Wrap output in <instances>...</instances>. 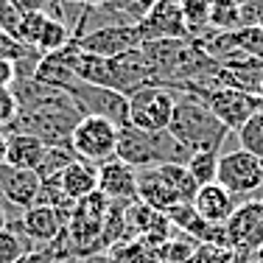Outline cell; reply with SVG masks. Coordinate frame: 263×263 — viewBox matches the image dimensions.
Masks as SVG:
<instances>
[{
	"label": "cell",
	"mask_w": 263,
	"mask_h": 263,
	"mask_svg": "<svg viewBox=\"0 0 263 263\" xmlns=\"http://www.w3.org/2000/svg\"><path fill=\"white\" fill-rule=\"evenodd\" d=\"M23 17H26V14H20L9 0H0V31H6L9 36H14V40H17V31H20Z\"/></svg>",
	"instance_id": "31"
},
{
	"label": "cell",
	"mask_w": 263,
	"mask_h": 263,
	"mask_svg": "<svg viewBox=\"0 0 263 263\" xmlns=\"http://www.w3.org/2000/svg\"><path fill=\"white\" fill-rule=\"evenodd\" d=\"M199 87V84H196ZM204 87H230V90L258 92L263 90V62L255 56H247L243 51H233L216 62V70L210 73Z\"/></svg>",
	"instance_id": "9"
},
{
	"label": "cell",
	"mask_w": 263,
	"mask_h": 263,
	"mask_svg": "<svg viewBox=\"0 0 263 263\" xmlns=\"http://www.w3.org/2000/svg\"><path fill=\"white\" fill-rule=\"evenodd\" d=\"M59 185L70 202H79V199H84V196L98 191V165L84 162V160L70 162L65 168V174L59 177Z\"/></svg>",
	"instance_id": "19"
},
{
	"label": "cell",
	"mask_w": 263,
	"mask_h": 263,
	"mask_svg": "<svg viewBox=\"0 0 263 263\" xmlns=\"http://www.w3.org/2000/svg\"><path fill=\"white\" fill-rule=\"evenodd\" d=\"M9 227L20 230V233L28 235L34 243L51 247L53 241H59V238L65 235L67 216L59 213L56 208H48V204H31L28 210H23L20 218H11Z\"/></svg>",
	"instance_id": "13"
},
{
	"label": "cell",
	"mask_w": 263,
	"mask_h": 263,
	"mask_svg": "<svg viewBox=\"0 0 263 263\" xmlns=\"http://www.w3.org/2000/svg\"><path fill=\"white\" fill-rule=\"evenodd\" d=\"M199 241H193V238L187 235H171L165 243L160 247V260L162 263H191L193 252H196Z\"/></svg>",
	"instance_id": "26"
},
{
	"label": "cell",
	"mask_w": 263,
	"mask_h": 263,
	"mask_svg": "<svg viewBox=\"0 0 263 263\" xmlns=\"http://www.w3.org/2000/svg\"><path fill=\"white\" fill-rule=\"evenodd\" d=\"M137 0H109V9H115V11H126L129 6H135Z\"/></svg>",
	"instance_id": "37"
},
{
	"label": "cell",
	"mask_w": 263,
	"mask_h": 263,
	"mask_svg": "<svg viewBox=\"0 0 263 263\" xmlns=\"http://www.w3.org/2000/svg\"><path fill=\"white\" fill-rule=\"evenodd\" d=\"M148 3H152V6H154V3H160V0H148Z\"/></svg>",
	"instance_id": "44"
},
{
	"label": "cell",
	"mask_w": 263,
	"mask_h": 263,
	"mask_svg": "<svg viewBox=\"0 0 263 263\" xmlns=\"http://www.w3.org/2000/svg\"><path fill=\"white\" fill-rule=\"evenodd\" d=\"M81 263H115L106 252H96V255H87V258H81Z\"/></svg>",
	"instance_id": "36"
},
{
	"label": "cell",
	"mask_w": 263,
	"mask_h": 263,
	"mask_svg": "<svg viewBox=\"0 0 263 263\" xmlns=\"http://www.w3.org/2000/svg\"><path fill=\"white\" fill-rule=\"evenodd\" d=\"M98 191L109 202H137V168L112 157L98 165Z\"/></svg>",
	"instance_id": "15"
},
{
	"label": "cell",
	"mask_w": 263,
	"mask_h": 263,
	"mask_svg": "<svg viewBox=\"0 0 263 263\" xmlns=\"http://www.w3.org/2000/svg\"><path fill=\"white\" fill-rule=\"evenodd\" d=\"M249 263H255V258H249Z\"/></svg>",
	"instance_id": "45"
},
{
	"label": "cell",
	"mask_w": 263,
	"mask_h": 263,
	"mask_svg": "<svg viewBox=\"0 0 263 263\" xmlns=\"http://www.w3.org/2000/svg\"><path fill=\"white\" fill-rule=\"evenodd\" d=\"M56 258V247L51 243V247H45V249H34V252H26L17 263H53Z\"/></svg>",
	"instance_id": "33"
},
{
	"label": "cell",
	"mask_w": 263,
	"mask_h": 263,
	"mask_svg": "<svg viewBox=\"0 0 263 263\" xmlns=\"http://www.w3.org/2000/svg\"><path fill=\"white\" fill-rule=\"evenodd\" d=\"M87 9H104V6H109V0H84Z\"/></svg>",
	"instance_id": "39"
},
{
	"label": "cell",
	"mask_w": 263,
	"mask_h": 263,
	"mask_svg": "<svg viewBox=\"0 0 263 263\" xmlns=\"http://www.w3.org/2000/svg\"><path fill=\"white\" fill-rule=\"evenodd\" d=\"M31 53H36V48H26L23 42H17L14 36H9L6 31H0V59H9V62H23L28 59Z\"/></svg>",
	"instance_id": "30"
},
{
	"label": "cell",
	"mask_w": 263,
	"mask_h": 263,
	"mask_svg": "<svg viewBox=\"0 0 263 263\" xmlns=\"http://www.w3.org/2000/svg\"><path fill=\"white\" fill-rule=\"evenodd\" d=\"M76 152L67 146H48L45 157H42L40 168H36V177L42 179V182H53V179H59L62 174H65V168L70 165V162H76Z\"/></svg>",
	"instance_id": "21"
},
{
	"label": "cell",
	"mask_w": 263,
	"mask_h": 263,
	"mask_svg": "<svg viewBox=\"0 0 263 263\" xmlns=\"http://www.w3.org/2000/svg\"><path fill=\"white\" fill-rule=\"evenodd\" d=\"M67 96L73 98V104L79 106L81 115L106 118V121H112L115 126H126L129 123V98L118 90L79 81Z\"/></svg>",
	"instance_id": "8"
},
{
	"label": "cell",
	"mask_w": 263,
	"mask_h": 263,
	"mask_svg": "<svg viewBox=\"0 0 263 263\" xmlns=\"http://www.w3.org/2000/svg\"><path fill=\"white\" fill-rule=\"evenodd\" d=\"M106 210H109V199H106L101 191L90 193V196L79 199V202L73 204L70 216H67L65 233H67V241H70L73 252H76L79 258L101 252L98 241H101Z\"/></svg>",
	"instance_id": "4"
},
{
	"label": "cell",
	"mask_w": 263,
	"mask_h": 263,
	"mask_svg": "<svg viewBox=\"0 0 263 263\" xmlns=\"http://www.w3.org/2000/svg\"><path fill=\"white\" fill-rule=\"evenodd\" d=\"M260 98H263V92H260Z\"/></svg>",
	"instance_id": "46"
},
{
	"label": "cell",
	"mask_w": 263,
	"mask_h": 263,
	"mask_svg": "<svg viewBox=\"0 0 263 263\" xmlns=\"http://www.w3.org/2000/svg\"><path fill=\"white\" fill-rule=\"evenodd\" d=\"M73 42H76L84 53H96V56H104V59H112V56H121L126 51L140 48L143 36H140V31H137V26L118 23V26L90 28L87 34L73 36Z\"/></svg>",
	"instance_id": "10"
},
{
	"label": "cell",
	"mask_w": 263,
	"mask_h": 263,
	"mask_svg": "<svg viewBox=\"0 0 263 263\" xmlns=\"http://www.w3.org/2000/svg\"><path fill=\"white\" fill-rule=\"evenodd\" d=\"M233 42L238 51L263 62V28L260 26H241L233 31Z\"/></svg>",
	"instance_id": "28"
},
{
	"label": "cell",
	"mask_w": 263,
	"mask_h": 263,
	"mask_svg": "<svg viewBox=\"0 0 263 263\" xmlns=\"http://www.w3.org/2000/svg\"><path fill=\"white\" fill-rule=\"evenodd\" d=\"M160 171L168 177V182L177 187L179 202H182V204H193V199H196V193H199V182L191 177L187 165H160Z\"/></svg>",
	"instance_id": "23"
},
{
	"label": "cell",
	"mask_w": 263,
	"mask_h": 263,
	"mask_svg": "<svg viewBox=\"0 0 263 263\" xmlns=\"http://www.w3.org/2000/svg\"><path fill=\"white\" fill-rule=\"evenodd\" d=\"M216 182L235 196V202H249V199H260L263 193V160L255 154L233 148V152L218 157V171Z\"/></svg>",
	"instance_id": "5"
},
{
	"label": "cell",
	"mask_w": 263,
	"mask_h": 263,
	"mask_svg": "<svg viewBox=\"0 0 263 263\" xmlns=\"http://www.w3.org/2000/svg\"><path fill=\"white\" fill-rule=\"evenodd\" d=\"M17 81V70H14V62L9 59H0V90H11V84Z\"/></svg>",
	"instance_id": "34"
},
{
	"label": "cell",
	"mask_w": 263,
	"mask_h": 263,
	"mask_svg": "<svg viewBox=\"0 0 263 263\" xmlns=\"http://www.w3.org/2000/svg\"><path fill=\"white\" fill-rule=\"evenodd\" d=\"M177 92H191L202 101L218 121L230 132H235L263 109V98L258 92H243V90H230V87H196V84H182Z\"/></svg>",
	"instance_id": "3"
},
{
	"label": "cell",
	"mask_w": 263,
	"mask_h": 263,
	"mask_svg": "<svg viewBox=\"0 0 263 263\" xmlns=\"http://www.w3.org/2000/svg\"><path fill=\"white\" fill-rule=\"evenodd\" d=\"M193 208L202 213L204 221L216 224V227H224V224L230 221V216L235 213L238 202L235 196L230 191H224L218 182H210V185H202L196 193V199H193Z\"/></svg>",
	"instance_id": "17"
},
{
	"label": "cell",
	"mask_w": 263,
	"mask_h": 263,
	"mask_svg": "<svg viewBox=\"0 0 263 263\" xmlns=\"http://www.w3.org/2000/svg\"><path fill=\"white\" fill-rule=\"evenodd\" d=\"M115 263H162L160 260V249L146 243L143 238H132V241H121L112 249H106Z\"/></svg>",
	"instance_id": "20"
},
{
	"label": "cell",
	"mask_w": 263,
	"mask_h": 263,
	"mask_svg": "<svg viewBox=\"0 0 263 263\" xmlns=\"http://www.w3.org/2000/svg\"><path fill=\"white\" fill-rule=\"evenodd\" d=\"M143 42L148 40H191L182 11V0H160L137 23Z\"/></svg>",
	"instance_id": "12"
},
{
	"label": "cell",
	"mask_w": 263,
	"mask_h": 263,
	"mask_svg": "<svg viewBox=\"0 0 263 263\" xmlns=\"http://www.w3.org/2000/svg\"><path fill=\"white\" fill-rule=\"evenodd\" d=\"M26 252H34V241L14 227L0 230V263H17Z\"/></svg>",
	"instance_id": "22"
},
{
	"label": "cell",
	"mask_w": 263,
	"mask_h": 263,
	"mask_svg": "<svg viewBox=\"0 0 263 263\" xmlns=\"http://www.w3.org/2000/svg\"><path fill=\"white\" fill-rule=\"evenodd\" d=\"M70 40H73V31L67 28L65 23L48 20V23H45V31H42V36H40V45H36V51H40L42 56L56 53V51H62V48H65Z\"/></svg>",
	"instance_id": "27"
},
{
	"label": "cell",
	"mask_w": 263,
	"mask_h": 263,
	"mask_svg": "<svg viewBox=\"0 0 263 263\" xmlns=\"http://www.w3.org/2000/svg\"><path fill=\"white\" fill-rule=\"evenodd\" d=\"M67 3H73V6H84V0H67Z\"/></svg>",
	"instance_id": "42"
},
{
	"label": "cell",
	"mask_w": 263,
	"mask_h": 263,
	"mask_svg": "<svg viewBox=\"0 0 263 263\" xmlns=\"http://www.w3.org/2000/svg\"><path fill=\"white\" fill-rule=\"evenodd\" d=\"M137 199L154 210H162V213H168L174 204H182L177 187L168 182V177L160 171V165L157 168H137Z\"/></svg>",
	"instance_id": "16"
},
{
	"label": "cell",
	"mask_w": 263,
	"mask_h": 263,
	"mask_svg": "<svg viewBox=\"0 0 263 263\" xmlns=\"http://www.w3.org/2000/svg\"><path fill=\"white\" fill-rule=\"evenodd\" d=\"M6 148H9V135L0 129V162H6Z\"/></svg>",
	"instance_id": "38"
},
{
	"label": "cell",
	"mask_w": 263,
	"mask_h": 263,
	"mask_svg": "<svg viewBox=\"0 0 263 263\" xmlns=\"http://www.w3.org/2000/svg\"><path fill=\"white\" fill-rule=\"evenodd\" d=\"M179 143H185L191 152H218L233 132L224 126L216 115L191 92H179L177 106L168 126Z\"/></svg>",
	"instance_id": "2"
},
{
	"label": "cell",
	"mask_w": 263,
	"mask_h": 263,
	"mask_svg": "<svg viewBox=\"0 0 263 263\" xmlns=\"http://www.w3.org/2000/svg\"><path fill=\"white\" fill-rule=\"evenodd\" d=\"M191 148L179 143L171 132H143L137 126H121L118 132L115 157L132 168H157V165H187Z\"/></svg>",
	"instance_id": "1"
},
{
	"label": "cell",
	"mask_w": 263,
	"mask_h": 263,
	"mask_svg": "<svg viewBox=\"0 0 263 263\" xmlns=\"http://www.w3.org/2000/svg\"><path fill=\"white\" fill-rule=\"evenodd\" d=\"M17 118V101L11 96V90H0V129L11 126V121Z\"/></svg>",
	"instance_id": "32"
},
{
	"label": "cell",
	"mask_w": 263,
	"mask_h": 263,
	"mask_svg": "<svg viewBox=\"0 0 263 263\" xmlns=\"http://www.w3.org/2000/svg\"><path fill=\"white\" fill-rule=\"evenodd\" d=\"M6 135H9L6 162L14 168H23V171H36L42 157H45V152H48L45 143L34 135H26V132H6Z\"/></svg>",
	"instance_id": "18"
},
{
	"label": "cell",
	"mask_w": 263,
	"mask_h": 263,
	"mask_svg": "<svg viewBox=\"0 0 263 263\" xmlns=\"http://www.w3.org/2000/svg\"><path fill=\"white\" fill-rule=\"evenodd\" d=\"M3 227H9V218H6V208L0 204V230H3Z\"/></svg>",
	"instance_id": "40"
},
{
	"label": "cell",
	"mask_w": 263,
	"mask_h": 263,
	"mask_svg": "<svg viewBox=\"0 0 263 263\" xmlns=\"http://www.w3.org/2000/svg\"><path fill=\"white\" fill-rule=\"evenodd\" d=\"M252 258H255V263H263V247L258 249V252H252Z\"/></svg>",
	"instance_id": "41"
},
{
	"label": "cell",
	"mask_w": 263,
	"mask_h": 263,
	"mask_svg": "<svg viewBox=\"0 0 263 263\" xmlns=\"http://www.w3.org/2000/svg\"><path fill=\"white\" fill-rule=\"evenodd\" d=\"M20 14H31V11H45V3L48 0H9Z\"/></svg>",
	"instance_id": "35"
},
{
	"label": "cell",
	"mask_w": 263,
	"mask_h": 263,
	"mask_svg": "<svg viewBox=\"0 0 263 263\" xmlns=\"http://www.w3.org/2000/svg\"><path fill=\"white\" fill-rule=\"evenodd\" d=\"M227 230V243L230 249L238 252H258L263 247V199H249L238 202L235 213L224 224Z\"/></svg>",
	"instance_id": "11"
},
{
	"label": "cell",
	"mask_w": 263,
	"mask_h": 263,
	"mask_svg": "<svg viewBox=\"0 0 263 263\" xmlns=\"http://www.w3.org/2000/svg\"><path fill=\"white\" fill-rule=\"evenodd\" d=\"M118 132H121V126H115V123L106 121V118L84 115L79 121V126L73 129L70 148L76 152L79 160L92 162V165H101V162L115 157V152H118Z\"/></svg>",
	"instance_id": "7"
},
{
	"label": "cell",
	"mask_w": 263,
	"mask_h": 263,
	"mask_svg": "<svg viewBox=\"0 0 263 263\" xmlns=\"http://www.w3.org/2000/svg\"><path fill=\"white\" fill-rule=\"evenodd\" d=\"M179 92L165 84H148L129 96V123L143 132H165Z\"/></svg>",
	"instance_id": "6"
},
{
	"label": "cell",
	"mask_w": 263,
	"mask_h": 263,
	"mask_svg": "<svg viewBox=\"0 0 263 263\" xmlns=\"http://www.w3.org/2000/svg\"><path fill=\"white\" fill-rule=\"evenodd\" d=\"M109 81H112V90L123 92V96H132L137 92L140 87L154 84V70L148 65L143 48H135V51H126L121 56H112L109 59Z\"/></svg>",
	"instance_id": "14"
},
{
	"label": "cell",
	"mask_w": 263,
	"mask_h": 263,
	"mask_svg": "<svg viewBox=\"0 0 263 263\" xmlns=\"http://www.w3.org/2000/svg\"><path fill=\"white\" fill-rule=\"evenodd\" d=\"M258 26H260V28H263V11H260V20H258Z\"/></svg>",
	"instance_id": "43"
},
{
	"label": "cell",
	"mask_w": 263,
	"mask_h": 263,
	"mask_svg": "<svg viewBox=\"0 0 263 263\" xmlns=\"http://www.w3.org/2000/svg\"><path fill=\"white\" fill-rule=\"evenodd\" d=\"M235 135H238V143H241L243 152H249L258 160H263V109L255 112Z\"/></svg>",
	"instance_id": "24"
},
{
	"label": "cell",
	"mask_w": 263,
	"mask_h": 263,
	"mask_svg": "<svg viewBox=\"0 0 263 263\" xmlns=\"http://www.w3.org/2000/svg\"><path fill=\"white\" fill-rule=\"evenodd\" d=\"M218 157H221L218 152H193L191 154V160H187V171H191V177L199 182V187L216 182Z\"/></svg>",
	"instance_id": "25"
},
{
	"label": "cell",
	"mask_w": 263,
	"mask_h": 263,
	"mask_svg": "<svg viewBox=\"0 0 263 263\" xmlns=\"http://www.w3.org/2000/svg\"><path fill=\"white\" fill-rule=\"evenodd\" d=\"M45 23H48V17L42 14V11H31V14H26L23 23H20V31H17V42H23L26 48H36L40 45L42 31H45Z\"/></svg>",
	"instance_id": "29"
}]
</instances>
